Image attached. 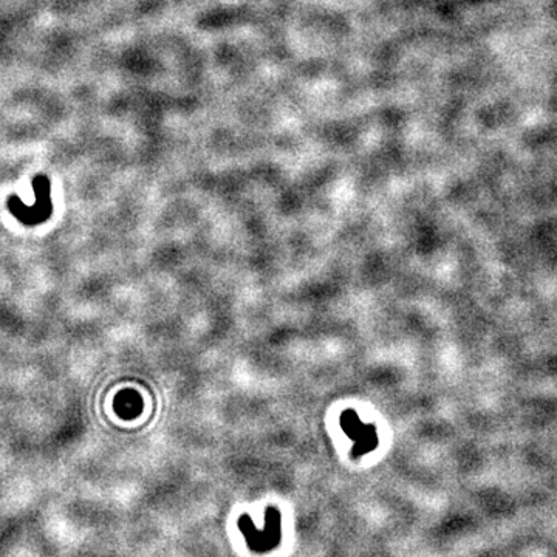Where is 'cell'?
<instances>
[{
    "label": "cell",
    "mask_w": 557,
    "mask_h": 557,
    "mask_svg": "<svg viewBox=\"0 0 557 557\" xmlns=\"http://www.w3.org/2000/svg\"><path fill=\"white\" fill-rule=\"evenodd\" d=\"M142 409V401L137 395V393L128 390L121 393V395L115 401V410L119 413V417L122 418H133L140 415V412Z\"/></svg>",
    "instance_id": "cell-3"
},
{
    "label": "cell",
    "mask_w": 557,
    "mask_h": 557,
    "mask_svg": "<svg viewBox=\"0 0 557 557\" xmlns=\"http://www.w3.org/2000/svg\"><path fill=\"white\" fill-rule=\"evenodd\" d=\"M341 427L347 433V437L355 443L351 451V455L355 458H361L363 455L376 449L378 435L375 426L364 424L355 410L347 409L342 412Z\"/></svg>",
    "instance_id": "cell-2"
},
{
    "label": "cell",
    "mask_w": 557,
    "mask_h": 557,
    "mask_svg": "<svg viewBox=\"0 0 557 557\" xmlns=\"http://www.w3.org/2000/svg\"><path fill=\"white\" fill-rule=\"evenodd\" d=\"M239 528L247 539L248 547L256 553H267L277 547L281 540V514L277 509L269 508L267 511V526L263 531H257L254 523L248 515H242Z\"/></svg>",
    "instance_id": "cell-1"
}]
</instances>
